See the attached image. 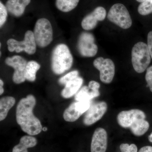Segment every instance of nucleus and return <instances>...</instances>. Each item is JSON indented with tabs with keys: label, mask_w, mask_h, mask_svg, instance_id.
I'll return each mask as SVG.
<instances>
[{
	"label": "nucleus",
	"mask_w": 152,
	"mask_h": 152,
	"mask_svg": "<svg viewBox=\"0 0 152 152\" xmlns=\"http://www.w3.org/2000/svg\"><path fill=\"white\" fill-rule=\"evenodd\" d=\"M36 104L35 97L33 95H29L22 99L17 107V123L22 130L29 135H37L42 130L40 121L33 113Z\"/></svg>",
	"instance_id": "obj_1"
},
{
	"label": "nucleus",
	"mask_w": 152,
	"mask_h": 152,
	"mask_svg": "<svg viewBox=\"0 0 152 152\" xmlns=\"http://www.w3.org/2000/svg\"><path fill=\"white\" fill-rule=\"evenodd\" d=\"M73 58L67 46L65 44L58 45L52 53L51 67L55 74L59 75L70 69Z\"/></svg>",
	"instance_id": "obj_2"
},
{
	"label": "nucleus",
	"mask_w": 152,
	"mask_h": 152,
	"mask_svg": "<svg viewBox=\"0 0 152 152\" xmlns=\"http://www.w3.org/2000/svg\"><path fill=\"white\" fill-rule=\"evenodd\" d=\"M133 68L137 72L142 73L148 69L151 61L148 45L143 42H139L133 47L132 52Z\"/></svg>",
	"instance_id": "obj_3"
},
{
	"label": "nucleus",
	"mask_w": 152,
	"mask_h": 152,
	"mask_svg": "<svg viewBox=\"0 0 152 152\" xmlns=\"http://www.w3.org/2000/svg\"><path fill=\"white\" fill-rule=\"evenodd\" d=\"M37 45L43 48L48 46L53 39L51 24L47 19L40 18L36 22L34 31Z\"/></svg>",
	"instance_id": "obj_4"
},
{
	"label": "nucleus",
	"mask_w": 152,
	"mask_h": 152,
	"mask_svg": "<svg viewBox=\"0 0 152 152\" xmlns=\"http://www.w3.org/2000/svg\"><path fill=\"white\" fill-rule=\"evenodd\" d=\"M9 51L17 53L25 51L29 55L34 54L36 52L37 43L34 32L28 31L25 34L24 39L22 41H18L13 39H9L7 42Z\"/></svg>",
	"instance_id": "obj_5"
},
{
	"label": "nucleus",
	"mask_w": 152,
	"mask_h": 152,
	"mask_svg": "<svg viewBox=\"0 0 152 152\" xmlns=\"http://www.w3.org/2000/svg\"><path fill=\"white\" fill-rule=\"evenodd\" d=\"M109 21L124 29L130 28L132 24L129 13L121 4H116L110 9L107 15Z\"/></svg>",
	"instance_id": "obj_6"
},
{
	"label": "nucleus",
	"mask_w": 152,
	"mask_h": 152,
	"mask_svg": "<svg viewBox=\"0 0 152 152\" xmlns=\"http://www.w3.org/2000/svg\"><path fill=\"white\" fill-rule=\"evenodd\" d=\"M93 64L99 71L101 81L106 84L111 83L115 74V66L112 60L99 57L94 60Z\"/></svg>",
	"instance_id": "obj_7"
},
{
	"label": "nucleus",
	"mask_w": 152,
	"mask_h": 152,
	"mask_svg": "<svg viewBox=\"0 0 152 152\" xmlns=\"http://www.w3.org/2000/svg\"><path fill=\"white\" fill-rule=\"evenodd\" d=\"M92 34L83 32L80 35L77 43L78 50L80 54L85 57L94 56L98 52V47L95 43Z\"/></svg>",
	"instance_id": "obj_8"
},
{
	"label": "nucleus",
	"mask_w": 152,
	"mask_h": 152,
	"mask_svg": "<svg viewBox=\"0 0 152 152\" xmlns=\"http://www.w3.org/2000/svg\"><path fill=\"white\" fill-rule=\"evenodd\" d=\"M5 62L15 69L12 80L15 83H21L26 81L25 71L27 62L25 58L20 56H15L6 58Z\"/></svg>",
	"instance_id": "obj_9"
},
{
	"label": "nucleus",
	"mask_w": 152,
	"mask_h": 152,
	"mask_svg": "<svg viewBox=\"0 0 152 152\" xmlns=\"http://www.w3.org/2000/svg\"><path fill=\"white\" fill-rule=\"evenodd\" d=\"M107 110L105 102H102L91 104L89 109L86 112L83 119L84 124L90 126L101 119Z\"/></svg>",
	"instance_id": "obj_10"
},
{
	"label": "nucleus",
	"mask_w": 152,
	"mask_h": 152,
	"mask_svg": "<svg viewBox=\"0 0 152 152\" xmlns=\"http://www.w3.org/2000/svg\"><path fill=\"white\" fill-rule=\"evenodd\" d=\"M142 118H146L144 112L138 109H132L120 113L117 116V121L122 127L129 129L133 124Z\"/></svg>",
	"instance_id": "obj_11"
},
{
	"label": "nucleus",
	"mask_w": 152,
	"mask_h": 152,
	"mask_svg": "<svg viewBox=\"0 0 152 152\" xmlns=\"http://www.w3.org/2000/svg\"><path fill=\"white\" fill-rule=\"evenodd\" d=\"M106 15L105 9L103 7H97L83 19L81 23L82 28L85 30L93 29L96 26L98 21L104 20Z\"/></svg>",
	"instance_id": "obj_12"
},
{
	"label": "nucleus",
	"mask_w": 152,
	"mask_h": 152,
	"mask_svg": "<svg viewBox=\"0 0 152 152\" xmlns=\"http://www.w3.org/2000/svg\"><path fill=\"white\" fill-rule=\"evenodd\" d=\"M107 147V134L103 128L96 129L91 143V152H106Z\"/></svg>",
	"instance_id": "obj_13"
},
{
	"label": "nucleus",
	"mask_w": 152,
	"mask_h": 152,
	"mask_svg": "<svg viewBox=\"0 0 152 152\" xmlns=\"http://www.w3.org/2000/svg\"><path fill=\"white\" fill-rule=\"evenodd\" d=\"M31 0H8L6 7L8 12L15 17L21 16Z\"/></svg>",
	"instance_id": "obj_14"
},
{
	"label": "nucleus",
	"mask_w": 152,
	"mask_h": 152,
	"mask_svg": "<svg viewBox=\"0 0 152 152\" xmlns=\"http://www.w3.org/2000/svg\"><path fill=\"white\" fill-rule=\"evenodd\" d=\"M83 83V80L79 76L72 80L68 82L65 85V87L62 91V96L65 99L72 97L77 93Z\"/></svg>",
	"instance_id": "obj_15"
},
{
	"label": "nucleus",
	"mask_w": 152,
	"mask_h": 152,
	"mask_svg": "<svg viewBox=\"0 0 152 152\" xmlns=\"http://www.w3.org/2000/svg\"><path fill=\"white\" fill-rule=\"evenodd\" d=\"M37 143V139L32 136H23L21 138L19 143L14 147L12 152H28V148L35 146Z\"/></svg>",
	"instance_id": "obj_16"
},
{
	"label": "nucleus",
	"mask_w": 152,
	"mask_h": 152,
	"mask_svg": "<svg viewBox=\"0 0 152 152\" xmlns=\"http://www.w3.org/2000/svg\"><path fill=\"white\" fill-rule=\"evenodd\" d=\"M15 103V99L12 96H5L0 100V121L5 119L10 110Z\"/></svg>",
	"instance_id": "obj_17"
},
{
	"label": "nucleus",
	"mask_w": 152,
	"mask_h": 152,
	"mask_svg": "<svg viewBox=\"0 0 152 152\" xmlns=\"http://www.w3.org/2000/svg\"><path fill=\"white\" fill-rule=\"evenodd\" d=\"M150 124L145 118L140 119L130 127L132 132L135 136L140 137L147 132L149 128Z\"/></svg>",
	"instance_id": "obj_18"
},
{
	"label": "nucleus",
	"mask_w": 152,
	"mask_h": 152,
	"mask_svg": "<svg viewBox=\"0 0 152 152\" xmlns=\"http://www.w3.org/2000/svg\"><path fill=\"white\" fill-rule=\"evenodd\" d=\"M83 114L76 107L75 102H74L66 109L63 114V117L66 121L73 122L78 119Z\"/></svg>",
	"instance_id": "obj_19"
},
{
	"label": "nucleus",
	"mask_w": 152,
	"mask_h": 152,
	"mask_svg": "<svg viewBox=\"0 0 152 152\" xmlns=\"http://www.w3.org/2000/svg\"><path fill=\"white\" fill-rule=\"evenodd\" d=\"M40 65L34 61H29L27 64L25 71L26 80L30 82H34L36 79V74L40 68Z\"/></svg>",
	"instance_id": "obj_20"
},
{
	"label": "nucleus",
	"mask_w": 152,
	"mask_h": 152,
	"mask_svg": "<svg viewBox=\"0 0 152 152\" xmlns=\"http://www.w3.org/2000/svg\"><path fill=\"white\" fill-rule=\"evenodd\" d=\"M79 1L80 0H56V6L60 11L68 12L75 8Z\"/></svg>",
	"instance_id": "obj_21"
},
{
	"label": "nucleus",
	"mask_w": 152,
	"mask_h": 152,
	"mask_svg": "<svg viewBox=\"0 0 152 152\" xmlns=\"http://www.w3.org/2000/svg\"><path fill=\"white\" fill-rule=\"evenodd\" d=\"M92 98L91 95V91L88 87L84 86L77 93L75 96V100L76 101H91Z\"/></svg>",
	"instance_id": "obj_22"
},
{
	"label": "nucleus",
	"mask_w": 152,
	"mask_h": 152,
	"mask_svg": "<svg viewBox=\"0 0 152 152\" xmlns=\"http://www.w3.org/2000/svg\"><path fill=\"white\" fill-rule=\"evenodd\" d=\"M138 11L142 15L152 13V0H146L141 3L138 8Z\"/></svg>",
	"instance_id": "obj_23"
},
{
	"label": "nucleus",
	"mask_w": 152,
	"mask_h": 152,
	"mask_svg": "<svg viewBox=\"0 0 152 152\" xmlns=\"http://www.w3.org/2000/svg\"><path fill=\"white\" fill-rule=\"evenodd\" d=\"M79 77V72L75 70L70 72L65 75L63 76L59 80V83L61 84L65 85L67 83Z\"/></svg>",
	"instance_id": "obj_24"
},
{
	"label": "nucleus",
	"mask_w": 152,
	"mask_h": 152,
	"mask_svg": "<svg viewBox=\"0 0 152 152\" xmlns=\"http://www.w3.org/2000/svg\"><path fill=\"white\" fill-rule=\"evenodd\" d=\"M88 88L91 91V95L92 99L97 97L100 95V92L99 91L100 85L98 82L95 81H91L89 83Z\"/></svg>",
	"instance_id": "obj_25"
},
{
	"label": "nucleus",
	"mask_w": 152,
	"mask_h": 152,
	"mask_svg": "<svg viewBox=\"0 0 152 152\" xmlns=\"http://www.w3.org/2000/svg\"><path fill=\"white\" fill-rule=\"evenodd\" d=\"M8 11L6 6L0 2V27H1L7 20Z\"/></svg>",
	"instance_id": "obj_26"
},
{
	"label": "nucleus",
	"mask_w": 152,
	"mask_h": 152,
	"mask_svg": "<svg viewBox=\"0 0 152 152\" xmlns=\"http://www.w3.org/2000/svg\"><path fill=\"white\" fill-rule=\"evenodd\" d=\"M121 152H137V148L135 144H121L120 146Z\"/></svg>",
	"instance_id": "obj_27"
},
{
	"label": "nucleus",
	"mask_w": 152,
	"mask_h": 152,
	"mask_svg": "<svg viewBox=\"0 0 152 152\" xmlns=\"http://www.w3.org/2000/svg\"><path fill=\"white\" fill-rule=\"evenodd\" d=\"M145 80L148 84V86L149 87L150 91L152 92V66L147 69Z\"/></svg>",
	"instance_id": "obj_28"
},
{
	"label": "nucleus",
	"mask_w": 152,
	"mask_h": 152,
	"mask_svg": "<svg viewBox=\"0 0 152 152\" xmlns=\"http://www.w3.org/2000/svg\"><path fill=\"white\" fill-rule=\"evenodd\" d=\"M147 42L148 49L151 55V58L152 59V31H150L148 34Z\"/></svg>",
	"instance_id": "obj_29"
},
{
	"label": "nucleus",
	"mask_w": 152,
	"mask_h": 152,
	"mask_svg": "<svg viewBox=\"0 0 152 152\" xmlns=\"http://www.w3.org/2000/svg\"><path fill=\"white\" fill-rule=\"evenodd\" d=\"M138 152H152V147L146 146L142 148Z\"/></svg>",
	"instance_id": "obj_30"
},
{
	"label": "nucleus",
	"mask_w": 152,
	"mask_h": 152,
	"mask_svg": "<svg viewBox=\"0 0 152 152\" xmlns=\"http://www.w3.org/2000/svg\"><path fill=\"white\" fill-rule=\"evenodd\" d=\"M4 82L2 80H0V95H2L4 92V89L3 88L4 86Z\"/></svg>",
	"instance_id": "obj_31"
},
{
	"label": "nucleus",
	"mask_w": 152,
	"mask_h": 152,
	"mask_svg": "<svg viewBox=\"0 0 152 152\" xmlns=\"http://www.w3.org/2000/svg\"><path fill=\"white\" fill-rule=\"evenodd\" d=\"M148 140L149 142L152 143V132L151 133V134L148 136Z\"/></svg>",
	"instance_id": "obj_32"
},
{
	"label": "nucleus",
	"mask_w": 152,
	"mask_h": 152,
	"mask_svg": "<svg viewBox=\"0 0 152 152\" xmlns=\"http://www.w3.org/2000/svg\"><path fill=\"white\" fill-rule=\"evenodd\" d=\"M48 130V128L47 127H44L42 128V131L44 132H46Z\"/></svg>",
	"instance_id": "obj_33"
},
{
	"label": "nucleus",
	"mask_w": 152,
	"mask_h": 152,
	"mask_svg": "<svg viewBox=\"0 0 152 152\" xmlns=\"http://www.w3.org/2000/svg\"><path fill=\"white\" fill-rule=\"evenodd\" d=\"M136 1H137L139 2L142 3L144 1H146V0H136Z\"/></svg>",
	"instance_id": "obj_34"
}]
</instances>
